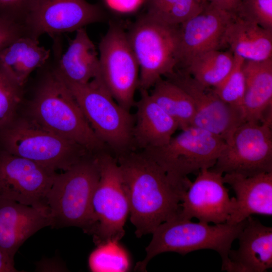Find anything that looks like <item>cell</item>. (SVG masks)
Wrapping results in <instances>:
<instances>
[{"label":"cell","instance_id":"1","mask_svg":"<svg viewBox=\"0 0 272 272\" xmlns=\"http://www.w3.org/2000/svg\"><path fill=\"white\" fill-rule=\"evenodd\" d=\"M116 158L138 237L152 234L159 225L178 215L189 184L174 180L143 151L132 150Z\"/></svg>","mask_w":272,"mask_h":272},{"label":"cell","instance_id":"2","mask_svg":"<svg viewBox=\"0 0 272 272\" xmlns=\"http://www.w3.org/2000/svg\"><path fill=\"white\" fill-rule=\"evenodd\" d=\"M24 115L91 153L109 151L94 133L55 67L40 81Z\"/></svg>","mask_w":272,"mask_h":272},{"label":"cell","instance_id":"3","mask_svg":"<svg viewBox=\"0 0 272 272\" xmlns=\"http://www.w3.org/2000/svg\"><path fill=\"white\" fill-rule=\"evenodd\" d=\"M245 220L236 224L210 225L177 216L159 225L152 233V239L146 248V256L137 262L134 270L146 271L147 265L155 256L166 252L186 254L193 251L211 249L222 258V270H227L229 253L233 241L242 229Z\"/></svg>","mask_w":272,"mask_h":272},{"label":"cell","instance_id":"4","mask_svg":"<svg viewBox=\"0 0 272 272\" xmlns=\"http://www.w3.org/2000/svg\"><path fill=\"white\" fill-rule=\"evenodd\" d=\"M59 75L96 136L113 156L116 158L135 150L133 140L134 116L114 100L99 76L88 83L77 84Z\"/></svg>","mask_w":272,"mask_h":272},{"label":"cell","instance_id":"5","mask_svg":"<svg viewBox=\"0 0 272 272\" xmlns=\"http://www.w3.org/2000/svg\"><path fill=\"white\" fill-rule=\"evenodd\" d=\"M0 149L55 171H66L91 153L19 113L0 131Z\"/></svg>","mask_w":272,"mask_h":272},{"label":"cell","instance_id":"6","mask_svg":"<svg viewBox=\"0 0 272 272\" xmlns=\"http://www.w3.org/2000/svg\"><path fill=\"white\" fill-rule=\"evenodd\" d=\"M96 154L85 156L63 173H56L46 203L53 227L76 226L83 231L89 224L93 195L100 178Z\"/></svg>","mask_w":272,"mask_h":272},{"label":"cell","instance_id":"7","mask_svg":"<svg viewBox=\"0 0 272 272\" xmlns=\"http://www.w3.org/2000/svg\"><path fill=\"white\" fill-rule=\"evenodd\" d=\"M127 36L139 65L140 90L148 91L162 77L176 70L179 26L163 24L145 14L134 24Z\"/></svg>","mask_w":272,"mask_h":272},{"label":"cell","instance_id":"8","mask_svg":"<svg viewBox=\"0 0 272 272\" xmlns=\"http://www.w3.org/2000/svg\"><path fill=\"white\" fill-rule=\"evenodd\" d=\"M100 178L94 192L90 218L84 232L93 235L95 244L108 240L120 241L129 207L117 158L108 151L97 153Z\"/></svg>","mask_w":272,"mask_h":272},{"label":"cell","instance_id":"9","mask_svg":"<svg viewBox=\"0 0 272 272\" xmlns=\"http://www.w3.org/2000/svg\"><path fill=\"white\" fill-rule=\"evenodd\" d=\"M226 145L216 135L190 126L182 129L166 145L142 151L174 180L189 184L188 175L212 168Z\"/></svg>","mask_w":272,"mask_h":272},{"label":"cell","instance_id":"10","mask_svg":"<svg viewBox=\"0 0 272 272\" xmlns=\"http://www.w3.org/2000/svg\"><path fill=\"white\" fill-rule=\"evenodd\" d=\"M100 78L114 100L130 110L134 104L140 69L127 33L111 23L99 44Z\"/></svg>","mask_w":272,"mask_h":272},{"label":"cell","instance_id":"11","mask_svg":"<svg viewBox=\"0 0 272 272\" xmlns=\"http://www.w3.org/2000/svg\"><path fill=\"white\" fill-rule=\"evenodd\" d=\"M271 128L272 119L242 123L210 169L223 174L245 176L271 172Z\"/></svg>","mask_w":272,"mask_h":272},{"label":"cell","instance_id":"12","mask_svg":"<svg viewBox=\"0 0 272 272\" xmlns=\"http://www.w3.org/2000/svg\"><path fill=\"white\" fill-rule=\"evenodd\" d=\"M191 98L195 113L191 125L206 130L222 139L227 144L242 123V111L222 101L212 88L206 87L183 70H175L166 77Z\"/></svg>","mask_w":272,"mask_h":272},{"label":"cell","instance_id":"13","mask_svg":"<svg viewBox=\"0 0 272 272\" xmlns=\"http://www.w3.org/2000/svg\"><path fill=\"white\" fill-rule=\"evenodd\" d=\"M56 172L0 149V199L48 208L46 197Z\"/></svg>","mask_w":272,"mask_h":272},{"label":"cell","instance_id":"14","mask_svg":"<svg viewBox=\"0 0 272 272\" xmlns=\"http://www.w3.org/2000/svg\"><path fill=\"white\" fill-rule=\"evenodd\" d=\"M103 18L101 9L86 0H37L24 23L27 34L39 39L76 31Z\"/></svg>","mask_w":272,"mask_h":272},{"label":"cell","instance_id":"15","mask_svg":"<svg viewBox=\"0 0 272 272\" xmlns=\"http://www.w3.org/2000/svg\"><path fill=\"white\" fill-rule=\"evenodd\" d=\"M225 184L223 173L211 169L199 171L182 196L178 217L214 224L226 223L233 210L235 197H230Z\"/></svg>","mask_w":272,"mask_h":272},{"label":"cell","instance_id":"16","mask_svg":"<svg viewBox=\"0 0 272 272\" xmlns=\"http://www.w3.org/2000/svg\"><path fill=\"white\" fill-rule=\"evenodd\" d=\"M232 14L209 3L179 25L178 66L184 69L196 56L222 48L223 35Z\"/></svg>","mask_w":272,"mask_h":272},{"label":"cell","instance_id":"17","mask_svg":"<svg viewBox=\"0 0 272 272\" xmlns=\"http://www.w3.org/2000/svg\"><path fill=\"white\" fill-rule=\"evenodd\" d=\"M48 208L27 206L0 199V249L11 258L36 232L51 226Z\"/></svg>","mask_w":272,"mask_h":272},{"label":"cell","instance_id":"18","mask_svg":"<svg viewBox=\"0 0 272 272\" xmlns=\"http://www.w3.org/2000/svg\"><path fill=\"white\" fill-rule=\"evenodd\" d=\"M237 239L239 248L230 250L227 271L264 272L272 267V228L251 216Z\"/></svg>","mask_w":272,"mask_h":272},{"label":"cell","instance_id":"19","mask_svg":"<svg viewBox=\"0 0 272 272\" xmlns=\"http://www.w3.org/2000/svg\"><path fill=\"white\" fill-rule=\"evenodd\" d=\"M223 181L236 194L233 210L226 223L236 224L253 214L272 215V172L251 176L227 173Z\"/></svg>","mask_w":272,"mask_h":272},{"label":"cell","instance_id":"20","mask_svg":"<svg viewBox=\"0 0 272 272\" xmlns=\"http://www.w3.org/2000/svg\"><path fill=\"white\" fill-rule=\"evenodd\" d=\"M137 102L133 140L135 149L141 150L166 145L179 128L176 121L153 99L147 90H140Z\"/></svg>","mask_w":272,"mask_h":272},{"label":"cell","instance_id":"21","mask_svg":"<svg viewBox=\"0 0 272 272\" xmlns=\"http://www.w3.org/2000/svg\"><path fill=\"white\" fill-rule=\"evenodd\" d=\"M223 46H228L244 60L264 61L272 58V30L232 14L224 32Z\"/></svg>","mask_w":272,"mask_h":272},{"label":"cell","instance_id":"22","mask_svg":"<svg viewBox=\"0 0 272 272\" xmlns=\"http://www.w3.org/2000/svg\"><path fill=\"white\" fill-rule=\"evenodd\" d=\"M246 90L242 106L245 121L262 122L272 117V58L244 60Z\"/></svg>","mask_w":272,"mask_h":272},{"label":"cell","instance_id":"23","mask_svg":"<svg viewBox=\"0 0 272 272\" xmlns=\"http://www.w3.org/2000/svg\"><path fill=\"white\" fill-rule=\"evenodd\" d=\"M76 32L75 37L55 67L65 80L85 84L100 76L99 55L85 28Z\"/></svg>","mask_w":272,"mask_h":272},{"label":"cell","instance_id":"24","mask_svg":"<svg viewBox=\"0 0 272 272\" xmlns=\"http://www.w3.org/2000/svg\"><path fill=\"white\" fill-rule=\"evenodd\" d=\"M50 55V50L40 45L38 39L25 35L0 51V64L24 87L30 74L42 67Z\"/></svg>","mask_w":272,"mask_h":272},{"label":"cell","instance_id":"25","mask_svg":"<svg viewBox=\"0 0 272 272\" xmlns=\"http://www.w3.org/2000/svg\"><path fill=\"white\" fill-rule=\"evenodd\" d=\"M235 63V57L230 50L213 49L193 58L182 70L200 84L214 88L229 75Z\"/></svg>","mask_w":272,"mask_h":272},{"label":"cell","instance_id":"26","mask_svg":"<svg viewBox=\"0 0 272 272\" xmlns=\"http://www.w3.org/2000/svg\"><path fill=\"white\" fill-rule=\"evenodd\" d=\"M150 93L154 101L179 125L185 129L191 125L195 110L192 101L182 88L168 79L159 80Z\"/></svg>","mask_w":272,"mask_h":272},{"label":"cell","instance_id":"27","mask_svg":"<svg viewBox=\"0 0 272 272\" xmlns=\"http://www.w3.org/2000/svg\"><path fill=\"white\" fill-rule=\"evenodd\" d=\"M209 3L207 0H148L146 15L164 24L179 26Z\"/></svg>","mask_w":272,"mask_h":272},{"label":"cell","instance_id":"28","mask_svg":"<svg viewBox=\"0 0 272 272\" xmlns=\"http://www.w3.org/2000/svg\"><path fill=\"white\" fill-rule=\"evenodd\" d=\"M96 245L88 258L91 271L126 272L131 269L130 255L119 240H108Z\"/></svg>","mask_w":272,"mask_h":272},{"label":"cell","instance_id":"29","mask_svg":"<svg viewBox=\"0 0 272 272\" xmlns=\"http://www.w3.org/2000/svg\"><path fill=\"white\" fill-rule=\"evenodd\" d=\"M23 95L24 86L0 64V131L19 114Z\"/></svg>","mask_w":272,"mask_h":272},{"label":"cell","instance_id":"30","mask_svg":"<svg viewBox=\"0 0 272 272\" xmlns=\"http://www.w3.org/2000/svg\"><path fill=\"white\" fill-rule=\"evenodd\" d=\"M234 56L235 63L233 70L220 84L213 89L224 102L242 111L246 90V79L243 70L244 60Z\"/></svg>","mask_w":272,"mask_h":272},{"label":"cell","instance_id":"31","mask_svg":"<svg viewBox=\"0 0 272 272\" xmlns=\"http://www.w3.org/2000/svg\"><path fill=\"white\" fill-rule=\"evenodd\" d=\"M233 14L272 30V0H239Z\"/></svg>","mask_w":272,"mask_h":272},{"label":"cell","instance_id":"32","mask_svg":"<svg viewBox=\"0 0 272 272\" xmlns=\"http://www.w3.org/2000/svg\"><path fill=\"white\" fill-rule=\"evenodd\" d=\"M37 0H0V17L24 25Z\"/></svg>","mask_w":272,"mask_h":272},{"label":"cell","instance_id":"33","mask_svg":"<svg viewBox=\"0 0 272 272\" xmlns=\"http://www.w3.org/2000/svg\"><path fill=\"white\" fill-rule=\"evenodd\" d=\"M25 35L27 34L23 25L0 17V51Z\"/></svg>","mask_w":272,"mask_h":272},{"label":"cell","instance_id":"34","mask_svg":"<svg viewBox=\"0 0 272 272\" xmlns=\"http://www.w3.org/2000/svg\"><path fill=\"white\" fill-rule=\"evenodd\" d=\"M112 8L119 11H130L137 9L143 0H105Z\"/></svg>","mask_w":272,"mask_h":272},{"label":"cell","instance_id":"35","mask_svg":"<svg viewBox=\"0 0 272 272\" xmlns=\"http://www.w3.org/2000/svg\"><path fill=\"white\" fill-rule=\"evenodd\" d=\"M213 6L219 9L234 14L239 0H207Z\"/></svg>","mask_w":272,"mask_h":272},{"label":"cell","instance_id":"36","mask_svg":"<svg viewBox=\"0 0 272 272\" xmlns=\"http://www.w3.org/2000/svg\"><path fill=\"white\" fill-rule=\"evenodd\" d=\"M14 259L11 258L0 249V272H16Z\"/></svg>","mask_w":272,"mask_h":272}]
</instances>
